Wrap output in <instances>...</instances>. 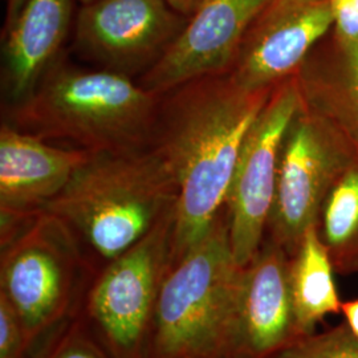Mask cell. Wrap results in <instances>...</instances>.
Returning a JSON list of instances; mask_svg holds the SVG:
<instances>
[{"mask_svg":"<svg viewBox=\"0 0 358 358\" xmlns=\"http://www.w3.org/2000/svg\"><path fill=\"white\" fill-rule=\"evenodd\" d=\"M273 90H244L223 73L162 96L152 146L178 187L173 243L179 255L202 242L217 222L244 138Z\"/></svg>","mask_w":358,"mask_h":358,"instance_id":"cell-1","label":"cell"},{"mask_svg":"<svg viewBox=\"0 0 358 358\" xmlns=\"http://www.w3.org/2000/svg\"><path fill=\"white\" fill-rule=\"evenodd\" d=\"M162 96L109 69L87 71L57 60L24 101L13 105V127L92 154L152 145Z\"/></svg>","mask_w":358,"mask_h":358,"instance_id":"cell-2","label":"cell"},{"mask_svg":"<svg viewBox=\"0 0 358 358\" xmlns=\"http://www.w3.org/2000/svg\"><path fill=\"white\" fill-rule=\"evenodd\" d=\"M178 187L153 146L90 154L45 208L76 226L99 254L115 259L176 207Z\"/></svg>","mask_w":358,"mask_h":358,"instance_id":"cell-3","label":"cell"},{"mask_svg":"<svg viewBox=\"0 0 358 358\" xmlns=\"http://www.w3.org/2000/svg\"><path fill=\"white\" fill-rule=\"evenodd\" d=\"M244 267L232 254L229 220L217 217L162 285L158 341L169 355H196L236 334Z\"/></svg>","mask_w":358,"mask_h":358,"instance_id":"cell-4","label":"cell"},{"mask_svg":"<svg viewBox=\"0 0 358 358\" xmlns=\"http://www.w3.org/2000/svg\"><path fill=\"white\" fill-rule=\"evenodd\" d=\"M356 155L341 134L301 103L282 141L268 222L273 242L294 255L304 234L317 224L333 183Z\"/></svg>","mask_w":358,"mask_h":358,"instance_id":"cell-5","label":"cell"},{"mask_svg":"<svg viewBox=\"0 0 358 358\" xmlns=\"http://www.w3.org/2000/svg\"><path fill=\"white\" fill-rule=\"evenodd\" d=\"M301 106L296 77L279 84L244 138L226 206L232 254L241 267L260 250L276 194L282 141Z\"/></svg>","mask_w":358,"mask_h":358,"instance_id":"cell-6","label":"cell"},{"mask_svg":"<svg viewBox=\"0 0 358 358\" xmlns=\"http://www.w3.org/2000/svg\"><path fill=\"white\" fill-rule=\"evenodd\" d=\"M187 23L166 0H94L76 20L77 48L105 69L148 72Z\"/></svg>","mask_w":358,"mask_h":358,"instance_id":"cell-7","label":"cell"},{"mask_svg":"<svg viewBox=\"0 0 358 358\" xmlns=\"http://www.w3.org/2000/svg\"><path fill=\"white\" fill-rule=\"evenodd\" d=\"M332 28L331 0H271L247 29L227 73L244 90H273L297 73Z\"/></svg>","mask_w":358,"mask_h":358,"instance_id":"cell-8","label":"cell"},{"mask_svg":"<svg viewBox=\"0 0 358 358\" xmlns=\"http://www.w3.org/2000/svg\"><path fill=\"white\" fill-rule=\"evenodd\" d=\"M271 0H203L138 83L164 96L202 77L230 71L244 35Z\"/></svg>","mask_w":358,"mask_h":358,"instance_id":"cell-9","label":"cell"},{"mask_svg":"<svg viewBox=\"0 0 358 358\" xmlns=\"http://www.w3.org/2000/svg\"><path fill=\"white\" fill-rule=\"evenodd\" d=\"M78 148L51 145L4 122L0 129V205L10 217L47 206L90 157Z\"/></svg>","mask_w":358,"mask_h":358,"instance_id":"cell-10","label":"cell"},{"mask_svg":"<svg viewBox=\"0 0 358 358\" xmlns=\"http://www.w3.org/2000/svg\"><path fill=\"white\" fill-rule=\"evenodd\" d=\"M174 223V208L127 252L115 257L93 294V310L120 345L141 334L152 303L155 271Z\"/></svg>","mask_w":358,"mask_h":358,"instance_id":"cell-11","label":"cell"},{"mask_svg":"<svg viewBox=\"0 0 358 358\" xmlns=\"http://www.w3.org/2000/svg\"><path fill=\"white\" fill-rule=\"evenodd\" d=\"M289 264L288 252L272 241L244 267L236 334L256 355L279 348L296 332Z\"/></svg>","mask_w":358,"mask_h":358,"instance_id":"cell-12","label":"cell"},{"mask_svg":"<svg viewBox=\"0 0 358 358\" xmlns=\"http://www.w3.org/2000/svg\"><path fill=\"white\" fill-rule=\"evenodd\" d=\"M301 103L341 134L358 155V47L320 40L294 75Z\"/></svg>","mask_w":358,"mask_h":358,"instance_id":"cell-13","label":"cell"},{"mask_svg":"<svg viewBox=\"0 0 358 358\" xmlns=\"http://www.w3.org/2000/svg\"><path fill=\"white\" fill-rule=\"evenodd\" d=\"M72 20L71 0H27L3 32L6 90L13 105L24 101L50 69Z\"/></svg>","mask_w":358,"mask_h":358,"instance_id":"cell-14","label":"cell"},{"mask_svg":"<svg viewBox=\"0 0 358 358\" xmlns=\"http://www.w3.org/2000/svg\"><path fill=\"white\" fill-rule=\"evenodd\" d=\"M334 271L317 227H310L289 264L294 328L300 336L313 333L324 317L341 313L343 301L334 282Z\"/></svg>","mask_w":358,"mask_h":358,"instance_id":"cell-15","label":"cell"},{"mask_svg":"<svg viewBox=\"0 0 358 358\" xmlns=\"http://www.w3.org/2000/svg\"><path fill=\"white\" fill-rule=\"evenodd\" d=\"M6 296L19 317L34 327L55 307L62 287L59 260L38 236L20 244L6 264L3 273Z\"/></svg>","mask_w":358,"mask_h":358,"instance_id":"cell-16","label":"cell"},{"mask_svg":"<svg viewBox=\"0 0 358 358\" xmlns=\"http://www.w3.org/2000/svg\"><path fill=\"white\" fill-rule=\"evenodd\" d=\"M316 227L336 272L358 273V155L327 194Z\"/></svg>","mask_w":358,"mask_h":358,"instance_id":"cell-17","label":"cell"},{"mask_svg":"<svg viewBox=\"0 0 358 358\" xmlns=\"http://www.w3.org/2000/svg\"><path fill=\"white\" fill-rule=\"evenodd\" d=\"M276 358H358V338L344 322L319 334L303 336Z\"/></svg>","mask_w":358,"mask_h":358,"instance_id":"cell-18","label":"cell"},{"mask_svg":"<svg viewBox=\"0 0 358 358\" xmlns=\"http://www.w3.org/2000/svg\"><path fill=\"white\" fill-rule=\"evenodd\" d=\"M333 35L340 41L358 47V0H331Z\"/></svg>","mask_w":358,"mask_h":358,"instance_id":"cell-19","label":"cell"},{"mask_svg":"<svg viewBox=\"0 0 358 358\" xmlns=\"http://www.w3.org/2000/svg\"><path fill=\"white\" fill-rule=\"evenodd\" d=\"M17 312L6 294L0 297V358H13L20 344Z\"/></svg>","mask_w":358,"mask_h":358,"instance_id":"cell-20","label":"cell"},{"mask_svg":"<svg viewBox=\"0 0 358 358\" xmlns=\"http://www.w3.org/2000/svg\"><path fill=\"white\" fill-rule=\"evenodd\" d=\"M341 313L345 317V324L350 332L358 338V299L343 303Z\"/></svg>","mask_w":358,"mask_h":358,"instance_id":"cell-21","label":"cell"},{"mask_svg":"<svg viewBox=\"0 0 358 358\" xmlns=\"http://www.w3.org/2000/svg\"><path fill=\"white\" fill-rule=\"evenodd\" d=\"M203 0H166L167 4L185 17H190Z\"/></svg>","mask_w":358,"mask_h":358,"instance_id":"cell-22","label":"cell"},{"mask_svg":"<svg viewBox=\"0 0 358 358\" xmlns=\"http://www.w3.org/2000/svg\"><path fill=\"white\" fill-rule=\"evenodd\" d=\"M26 3L27 0H7V10H6V20H4L3 32L8 31L13 27L19 13H22L23 7L26 6Z\"/></svg>","mask_w":358,"mask_h":358,"instance_id":"cell-23","label":"cell"},{"mask_svg":"<svg viewBox=\"0 0 358 358\" xmlns=\"http://www.w3.org/2000/svg\"><path fill=\"white\" fill-rule=\"evenodd\" d=\"M60 358H97L94 357L92 353L87 350H81V349H73L64 353Z\"/></svg>","mask_w":358,"mask_h":358,"instance_id":"cell-24","label":"cell"},{"mask_svg":"<svg viewBox=\"0 0 358 358\" xmlns=\"http://www.w3.org/2000/svg\"><path fill=\"white\" fill-rule=\"evenodd\" d=\"M77 1H80L83 6L84 4H88V3H92V1H94V0H77Z\"/></svg>","mask_w":358,"mask_h":358,"instance_id":"cell-25","label":"cell"}]
</instances>
